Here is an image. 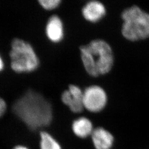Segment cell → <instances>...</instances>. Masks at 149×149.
Instances as JSON below:
<instances>
[{"label":"cell","mask_w":149,"mask_h":149,"mask_svg":"<svg viewBox=\"0 0 149 149\" xmlns=\"http://www.w3.org/2000/svg\"><path fill=\"white\" fill-rule=\"evenodd\" d=\"M40 149H62L59 142L53 136L47 132L42 131L40 133Z\"/></svg>","instance_id":"8fae6325"},{"label":"cell","mask_w":149,"mask_h":149,"mask_svg":"<svg viewBox=\"0 0 149 149\" xmlns=\"http://www.w3.org/2000/svg\"><path fill=\"white\" fill-rule=\"evenodd\" d=\"M7 109V105L5 101L0 98V118L2 117L5 113Z\"/></svg>","instance_id":"4fadbf2b"},{"label":"cell","mask_w":149,"mask_h":149,"mask_svg":"<svg viewBox=\"0 0 149 149\" xmlns=\"http://www.w3.org/2000/svg\"><path fill=\"white\" fill-rule=\"evenodd\" d=\"M4 66H5L4 61H3V60L2 59V56L0 54V72H1L3 70Z\"/></svg>","instance_id":"5bb4252c"},{"label":"cell","mask_w":149,"mask_h":149,"mask_svg":"<svg viewBox=\"0 0 149 149\" xmlns=\"http://www.w3.org/2000/svg\"><path fill=\"white\" fill-rule=\"evenodd\" d=\"M11 66L17 73H28L37 69L39 60L32 45L27 42L15 39L11 44L10 53Z\"/></svg>","instance_id":"277c9868"},{"label":"cell","mask_w":149,"mask_h":149,"mask_svg":"<svg viewBox=\"0 0 149 149\" xmlns=\"http://www.w3.org/2000/svg\"><path fill=\"white\" fill-rule=\"evenodd\" d=\"M83 94L84 92L79 87L70 85L69 88L62 93L61 101L69 108L71 111L74 113H79L84 109Z\"/></svg>","instance_id":"8992f818"},{"label":"cell","mask_w":149,"mask_h":149,"mask_svg":"<svg viewBox=\"0 0 149 149\" xmlns=\"http://www.w3.org/2000/svg\"><path fill=\"white\" fill-rule=\"evenodd\" d=\"M81 58L88 74L98 77L106 74L114 64V56L111 46L103 40L96 39L80 49Z\"/></svg>","instance_id":"7a4b0ae2"},{"label":"cell","mask_w":149,"mask_h":149,"mask_svg":"<svg viewBox=\"0 0 149 149\" xmlns=\"http://www.w3.org/2000/svg\"><path fill=\"white\" fill-rule=\"evenodd\" d=\"M106 12L104 5L97 1L88 2L82 9V13L84 18L92 23L100 21L106 15Z\"/></svg>","instance_id":"52a82bcc"},{"label":"cell","mask_w":149,"mask_h":149,"mask_svg":"<svg viewBox=\"0 0 149 149\" xmlns=\"http://www.w3.org/2000/svg\"><path fill=\"white\" fill-rule=\"evenodd\" d=\"M123 37L132 42L149 38V13L137 6L125 9L122 14Z\"/></svg>","instance_id":"3957f363"},{"label":"cell","mask_w":149,"mask_h":149,"mask_svg":"<svg viewBox=\"0 0 149 149\" xmlns=\"http://www.w3.org/2000/svg\"><path fill=\"white\" fill-rule=\"evenodd\" d=\"M61 3L60 0H40L39 3L46 10L51 11L56 8Z\"/></svg>","instance_id":"7c38bea8"},{"label":"cell","mask_w":149,"mask_h":149,"mask_svg":"<svg viewBox=\"0 0 149 149\" xmlns=\"http://www.w3.org/2000/svg\"><path fill=\"white\" fill-rule=\"evenodd\" d=\"M91 136L96 149H111L114 143V136L104 128L95 129Z\"/></svg>","instance_id":"9c48e42d"},{"label":"cell","mask_w":149,"mask_h":149,"mask_svg":"<svg viewBox=\"0 0 149 149\" xmlns=\"http://www.w3.org/2000/svg\"><path fill=\"white\" fill-rule=\"evenodd\" d=\"M72 129L76 136L80 138H86L91 136L93 131V124L86 117H80L72 123Z\"/></svg>","instance_id":"30bf717a"},{"label":"cell","mask_w":149,"mask_h":149,"mask_svg":"<svg viewBox=\"0 0 149 149\" xmlns=\"http://www.w3.org/2000/svg\"><path fill=\"white\" fill-rule=\"evenodd\" d=\"M13 149H29L27 147L23 145H17L15 146Z\"/></svg>","instance_id":"9a60e30c"},{"label":"cell","mask_w":149,"mask_h":149,"mask_svg":"<svg viewBox=\"0 0 149 149\" xmlns=\"http://www.w3.org/2000/svg\"><path fill=\"white\" fill-rule=\"evenodd\" d=\"M107 103L106 93L101 87L98 86H91L87 87L84 91V107L89 112H101L106 106Z\"/></svg>","instance_id":"5b68a950"},{"label":"cell","mask_w":149,"mask_h":149,"mask_svg":"<svg viewBox=\"0 0 149 149\" xmlns=\"http://www.w3.org/2000/svg\"><path fill=\"white\" fill-rule=\"evenodd\" d=\"M45 33L48 39L53 43H59L64 38L63 22L58 16H52L49 19L45 27Z\"/></svg>","instance_id":"ba28073f"},{"label":"cell","mask_w":149,"mask_h":149,"mask_svg":"<svg viewBox=\"0 0 149 149\" xmlns=\"http://www.w3.org/2000/svg\"><path fill=\"white\" fill-rule=\"evenodd\" d=\"M15 114L32 130L49 126L53 120L50 103L42 95L28 91L13 106Z\"/></svg>","instance_id":"6da1fadb"}]
</instances>
